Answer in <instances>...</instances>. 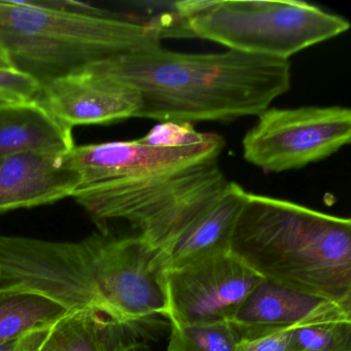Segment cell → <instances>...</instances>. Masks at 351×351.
Wrapping results in <instances>:
<instances>
[{
	"instance_id": "1",
	"label": "cell",
	"mask_w": 351,
	"mask_h": 351,
	"mask_svg": "<svg viewBox=\"0 0 351 351\" xmlns=\"http://www.w3.org/2000/svg\"><path fill=\"white\" fill-rule=\"evenodd\" d=\"M166 256L138 235L98 231L79 241L0 235V291L46 295L154 332L166 317Z\"/></svg>"
},
{
	"instance_id": "2",
	"label": "cell",
	"mask_w": 351,
	"mask_h": 351,
	"mask_svg": "<svg viewBox=\"0 0 351 351\" xmlns=\"http://www.w3.org/2000/svg\"><path fill=\"white\" fill-rule=\"evenodd\" d=\"M134 88L138 118L229 122L258 116L291 88L289 60L244 54H186L159 46L87 67Z\"/></svg>"
},
{
	"instance_id": "3",
	"label": "cell",
	"mask_w": 351,
	"mask_h": 351,
	"mask_svg": "<svg viewBox=\"0 0 351 351\" xmlns=\"http://www.w3.org/2000/svg\"><path fill=\"white\" fill-rule=\"evenodd\" d=\"M230 252L258 276L351 310V221L246 193Z\"/></svg>"
},
{
	"instance_id": "4",
	"label": "cell",
	"mask_w": 351,
	"mask_h": 351,
	"mask_svg": "<svg viewBox=\"0 0 351 351\" xmlns=\"http://www.w3.org/2000/svg\"><path fill=\"white\" fill-rule=\"evenodd\" d=\"M149 22L91 16L49 7L44 0H0V46L14 69L40 86L130 53L161 46Z\"/></svg>"
},
{
	"instance_id": "5",
	"label": "cell",
	"mask_w": 351,
	"mask_h": 351,
	"mask_svg": "<svg viewBox=\"0 0 351 351\" xmlns=\"http://www.w3.org/2000/svg\"><path fill=\"white\" fill-rule=\"evenodd\" d=\"M229 182L219 160L178 171L80 186L73 198L106 231L126 223L166 256Z\"/></svg>"
},
{
	"instance_id": "6",
	"label": "cell",
	"mask_w": 351,
	"mask_h": 351,
	"mask_svg": "<svg viewBox=\"0 0 351 351\" xmlns=\"http://www.w3.org/2000/svg\"><path fill=\"white\" fill-rule=\"evenodd\" d=\"M174 9L186 38L281 60L350 28L341 16L301 0H182Z\"/></svg>"
},
{
	"instance_id": "7",
	"label": "cell",
	"mask_w": 351,
	"mask_h": 351,
	"mask_svg": "<svg viewBox=\"0 0 351 351\" xmlns=\"http://www.w3.org/2000/svg\"><path fill=\"white\" fill-rule=\"evenodd\" d=\"M242 141L243 158L266 172L299 169L348 145L351 112L342 106L268 108Z\"/></svg>"
},
{
	"instance_id": "8",
	"label": "cell",
	"mask_w": 351,
	"mask_h": 351,
	"mask_svg": "<svg viewBox=\"0 0 351 351\" xmlns=\"http://www.w3.org/2000/svg\"><path fill=\"white\" fill-rule=\"evenodd\" d=\"M262 279L231 252L167 269L166 318L172 326L230 320Z\"/></svg>"
},
{
	"instance_id": "9",
	"label": "cell",
	"mask_w": 351,
	"mask_h": 351,
	"mask_svg": "<svg viewBox=\"0 0 351 351\" xmlns=\"http://www.w3.org/2000/svg\"><path fill=\"white\" fill-rule=\"evenodd\" d=\"M223 147L221 135L203 133L198 141L180 147H153L141 139L75 145L66 161L81 176L83 186L186 169L219 160Z\"/></svg>"
},
{
	"instance_id": "10",
	"label": "cell",
	"mask_w": 351,
	"mask_h": 351,
	"mask_svg": "<svg viewBox=\"0 0 351 351\" xmlns=\"http://www.w3.org/2000/svg\"><path fill=\"white\" fill-rule=\"evenodd\" d=\"M36 99L71 129L138 118L141 110L134 88L88 69L43 84Z\"/></svg>"
},
{
	"instance_id": "11",
	"label": "cell",
	"mask_w": 351,
	"mask_h": 351,
	"mask_svg": "<svg viewBox=\"0 0 351 351\" xmlns=\"http://www.w3.org/2000/svg\"><path fill=\"white\" fill-rule=\"evenodd\" d=\"M351 320V310L262 279L229 320L240 341L320 322Z\"/></svg>"
},
{
	"instance_id": "12",
	"label": "cell",
	"mask_w": 351,
	"mask_h": 351,
	"mask_svg": "<svg viewBox=\"0 0 351 351\" xmlns=\"http://www.w3.org/2000/svg\"><path fill=\"white\" fill-rule=\"evenodd\" d=\"M67 154L32 152L0 159V213L73 197L82 180L67 164Z\"/></svg>"
},
{
	"instance_id": "13",
	"label": "cell",
	"mask_w": 351,
	"mask_h": 351,
	"mask_svg": "<svg viewBox=\"0 0 351 351\" xmlns=\"http://www.w3.org/2000/svg\"><path fill=\"white\" fill-rule=\"evenodd\" d=\"M73 129L38 99L0 104V159L32 152L69 153Z\"/></svg>"
},
{
	"instance_id": "14",
	"label": "cell",
	"mask_w": 351,
	"mask_h": 351,
	"mask_svg": "<svg viewBox=\"0 0 351 351\" xmlns=\"http://www.w3.org/2000/svg\"><path fill=\"white\" fill-rule=\"evenodd\" d=\"M153 334L94 310H73L51 328L38 351H121Z\"/></svg>"
},
{
	"instance_id": "15",
	"label": "cell",
	"mask_w": 351,
	"mask_h": 351,
	"mask_svg": "<svg viewBox=\"0 0 351 351\" xmlns=\"http://www.w3.org/2000/svg\"><path fill=\"white\" fill-rule=\"evenodd\" d=\"M246 193L239 184L229 182L217 200L174 244L166 256V270L202 256L230 252L232 233Z\"/></svg>"
},
{
	"instance_id": "16",
	"label": "cell",
	"mask_w": 351,
	"mask_h": 351,
	"mask_svg": "<svg viewBox=\"0 0 351 351\" xmlns=\"http://www.w3.org/2000/svg\"><path fill=\"white\" fill-rule=\"evenodd\" d=\"M69 310L46 295L0 291V346L34 330L51 328Z\"/></svg>"
},
{
	"instance_id": "17",
	"label": "cell",
	"mask_w": 351,
	"mask_h": 351,
	"mask_svg": "<svg viewBox=\"0 0 351 351\" xmlns=\"http://www.w3.org/2000/svg\"><path fill=\"white\" fill-rule=\"evenodd\" d=\"M239 341L229 320L190 326L170 324L167 351H236Z\"/></svg>"
},
{
	"instance_id": "18",
	"label": "cell",
	"mask_w": 351,
	"mask_h": 351,
	"mask_svg": "<svg viewBox=\"0 0 351 351\" xmlns=\"http://www.w3.org/2000/svg\"><path fill=\"white\" fill-rule=\"evenodd\" d=\"M287 351H351V320L293 328L289 330Z\"/></svg>"
},
{
	"instance_id": "19",
	"label": "cell",
	"mask_w": 351,
	"mask_h": 351,
	"mask_svg": "<svg viewBox=\"0 0 351 351\" xmlns=\"http://www.w3.org/2000/svg\"><path fill=\"white\" fill-rule=\"evenodd\" d=\"M40 84L16 69H0V104L29 101L38 98Z\"/></svg>"
},
{
	"instance_id": "20",
	"label": "cell",
	"mask_w": 351,
	"mask_h": 351,
	"mask_svg": "<svg viewBox=\"0 0 351 351\" xmlns=\"http://www.w3.org/2000/svg\"><path fill=\"white\" fill-rule=\"evenodd\" d=\"M202 135L190 123L161 122L141 139L153 147H180L198 141Z\"/></svg>"
},
{
	"instance_id": "21",
	"label": "cell",
	"mask_w": 351,
	"mask_h": 351,
	"mask_svg": "<svg viewBox=\"0 0 351 351\" xmlns=\"http://www.w3.org/2000/svg\"><path fill=\"white\" fill-rule=\"evenodd\" d=\"M289 332H278L250 341H239L236 351H287Z\"/></svg>"
},
{
	"instance_id": "22",
	"label": "cell",
	"mask_w": 351,
	"mask_h": 351,
	"mask_svg": "<svg viewBox=\"0 0 351 351\" xmlns=\"http://www.w3.org/2000/svg\"><path fill=\"white\" fill-rule=\"evenodd\" d=\"M50 330L51 328H44L28 332L20 338L1 345L0 351H38Z\"/></svg>"
},
{
	"instance_id": "23",
	"label": "cell",
	"mask_w": 351,
	"mask_h": 351,
	"mask_svg": "<svg viewBox=\"0 0 351 351\" xmlns=\"http://www.w3.org/2000/svg\"><path fill=\"white\" fill-rule=\"evenodd\" d=\"M121 351H151L149 344L145 340L136 341L129 346L125 347Z\"/></svg>"
},
{
	"instance_id": "24",
	"label": "cell",
	"mask_w": 351,
	"mask_h": 351,
	"mask_svg": "<svg viewBox=\"0 0 351 351\" xmlns=\"http://www.w3.org/2000/svg\"><path fill=\"white\" fill-rule=\"evenodd\" d=\"M0 69H14L9 56H8L5 50L1 48V46H0Z\"/></svg>"
}]
</instances>
